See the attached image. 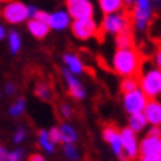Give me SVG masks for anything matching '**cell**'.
<instances>
[{
  "label": "cell",
  "instance_id": "cell-1",
  "mask_svg": "<svg viewBox=\"0 0 161 161\" xmlns=\"http://www.w3.org/2000/svg\"><path fill=\"white\" fill-rule=\"evenodd\" d=\"M142 64H143V53H140L135 46L130 48H117L112 66L117 74L122 77H136L142 72Z\"/></svg>",
  "mask_w": 161,
  "mask_h": 161
},
{
  "label": "cell",
  "instance_id": "cell-2",
  "mask_svg": "<svg viewBox=\"0 0 161 161\" xmlns=\"http://www.w3.org/2000/svg\"><path fill=\"white\" fill-rule=\"evenodd\" d=\"M140 161H161V131L159 127H151L138 145Z\"/></svg>",
  "mask_w": 161,
  "mask_h": 161
},
{
  "label": "cell",
  "instance_id": "cell-3",
  "mask_svg": "<svg viewBox=\"0 0 161 161\" xmlns=\"http://www.w3.org/2000/svg\"><path fill=\"white\" fill-rule=\"evenodd\" d=\"M131 21H130V12L128 10H120L117 13H108L102 20L100 33H108V35H119L125 30H130Z\"/></svg>",
  "mask_w": 161,
  "mask_h": 161
},
{
  "label": "cell",
  "instance_id": "cell-4",
  "mask_svg": "<svg viewBox=\"0 0 161 161\" xmlns=\"http://www.w3.org/2000/svg\"><path fill=\"white\" fill-rule=\"evenodd\" d=\"M140 89L148 99H156L161 92V71L159 68H151L140 76L138 80Z\"/></svg>",
  "mask_w": 161,
  "mask_h": 161
},
{
  "label": "cell",
  "instance_id": "cell-5",
  "mask_svg": "<svg viewBox=\"0 0 161 161\" xmlns=\"http://www.w3.org/2000/svg\"><path fill=\"white\" fill-rule=\"evenodd\" d=\"M153 10H151V0H135L133 10L130 13V21L135 26V30L145 31L148 28V23L151 20Z\"/></svg>",
  "mask_w": 161,
  "mask_h": 161
},
{
  "label": "cell",
  "instance_id": "cell-6",
  "mask_svg": "<svg viewBox=\"0 0 161 161\" xmlns=\"http://www.w3.org/2000/svg\"><path fill=\"white\" fill-rule=\"evenodd\" d=\"M72 33L77 40H91V38H100L102 33H100V28L99 25L94 21V18H77V20H72V23L69 25Z\"/></svg>",
  "mask_w": 161,
  "mask_h": 161
},
{
  "label": "cell",
  "instance_id": "cell-7",
  "mask_svg": "<svg viewBox=\"0 0 161 161\" xmlns=\"http://www.w3.org/2000/svg\"><path fill=\"white\" fill-rule=\"evenodd\" d=\"M0 13H2L3 20L10 25H20L28 20L26 5L23 2H20V0H8V2H5Z\"/></svg>",
  "mask_w": 161,
  "mask_h": 161
},
{
  "label": "cell",
  "instance_id": "cell-8",
  "mask_svg": "<svg viewBox=\"0 0 161 161\" xmlns=\"http://www.w3.org/2000/svg\"><path fill=\"white\" fill-rule=\"evenodd\" d=\"M120 143H122V153H123V161H135L138 158V140L136 133L131 128L125 127L120 130Z\"/></svg>",
  "mask_w": 161,
  "mask_h": 161
},
{
  "label": "cell",
  "instance_id": "cell-9",
  "mask_svg": "<svg viewBox=\"0 0 161 161\" xmlns=\"http://www.w3.org/2000/svg\"><path fill=\"white\" fill-rule=\"evenodd\" d=\"M66 7L72 20L94 17V5L91 0H66Z\"/></svg>",
  "mask_w": 161,
  "mask_h": 161
},
{
  "label": "cell",
  "instance_id": "cell-10",
  "mask_svg": "<svg viewBox=\"0 0 161 161\" xmlns=\"http://www.w3.org/2000/svg\"><path fill=\"white\" fill-rule=\"evenodd\" d=\"M146 100H148V97H146L138 87L123 94V107H125V110L128 112V115L143 112V107L146 104Z\"/></svg>",
  "mask_w": 161,
  "mask_h": 161
},
{
  "label": "cell",
  "instance_id": "cell-11",
  "mask_svg": "<svg viewBox=\"0 0 161 161\" xmlns=\"http://www.w3.org/2000/svg\"><path fill=\"white\" fill-rule=\"evenodd\" d=\"M104 140L110 145L114 155L119 158V161H123V153H122V143H120V130L115 125H105L102 130Z\"/></svg>",
  "mask_w": 161,
  "mask_h": 161
},
{
  "label": "cell",
  "instance_id": "cell-12",
  "mask_svg": "<svg viewBox=\"0 0 161 161\" xmlns=\"http://www.w3.org/2000/svg\"><path fill=\"white\" fill-rule=\"evenodd\" d=\"M63 77L66 80V86H68L69 96L72 99H76V100H82L86 97V87L82 86V82H80V80L68 69L63 71Z\"/></svg>",
  "mask_w": 161,
  "mask_h": 161
},
{
  "label": "cell",
  "instance_id": "cell-13",
  "mask_svg": "<svg viewBox=\"0 0 161 161\" xmlns=\"http://www.w3.org/2000/svg\"><path fill=\"white\" fill-rule=\"evenodd\" d=\"M143 117L146 119V123L151 127H159L161 123V104L156 99H148L143 107Z\"/></svg>",
  "mask_w": 161,
  "mask_h": 161
},
{
  "label": "cell",
  "instance_id": "cell-14",
  "mask_svg": "<svg viewBox=\"0 0 161 161\" xmlns=\"http://www.w3.org/2000/svg\"><path fill=\"white\" fill-rule=\"evenodd\" d=\"M71 25V17L68 12L64 10H58L54 13H49L48 17V26L49 30L53 28V30H64V28H68Z\"/></svg>",
  "mask_w": 161,
  "mask_h": 161
},
{
  "label": "cell",
  "instance_id": "cell-15",
  "mask_svg": "<svg viewBox=\"0 0 161 161\" xmlns=\"http://www.w3.org/2000/svg\"><path fill=\"white\" fill-rule=\"evenodd\" d=\"M28 31H30L35 38L43 40L46 38V35L49 33V26L46 21H40L36 18H28Z\"/></svg>",
  "mask_w": 161,
  "mask_h": 161
},
{
  "label": "cell",
  "instance_id": "cell-16",
  "mask_svg": "<svg viewBox=\"0 0 161 161\" xmlns=\"http://www.w3.org/2000/svg\"><path fill=\"white\" fill-rule=\"evenodd\" d=\"M64 64L68 66V71H71L72 74H82L86 71V64L82 63V59L72 53L64 54Z\"/></svg>",
  "mask_w": 161,
  "mask_h": 161
},
{
  "label": "cell",
  "instance_id": "cell-17",
  "mask_svg": "<svg viewBox=\"0 0 161 161\" xmlns=\"http://www.w3.org/2000/svg\"><path fill=\"white\" fill-rule=\"evenodd\" d=\"M58 130H59L61 143H76L77 142V131L69 123H63V125L58 127Z\"/></svg>",
  "mask_w": 161,
  "mask_h": 161
},
{
  "label": "cell",
  "instance_id": "cell-18",
  "mask_svg": "<svg viewBox=\"0 0 161 161\" xmlns=\"http://www.w3.org/2000/svg\"><path fill=\"white\" fill-rule=\"evenodd\" d=\"M35 94H36V97H40L41 100H51L54 96L53 86L49 82H46V80H38V84L35 87Z\"/></svg>",
  "mask_w": 161,
  "mask_h": 161
},
{
  "label": "cell",
  "instance_id": "cell-19",
  "mask_svg": "<svg viewBox=\"0 0 161 161\" xmlns=\"http://www.w3.org/2000/svg\"><path fill=\"white\" fill-rule=\"evenodd\" d=\"M146 127H148V123H146V119L143 117L142 112H138V114H130L128 128H131V130L135 131V133H140V131H143Z\"/></svg>",
  "mask_w": 161,
  "mask_h": 161
},
{
  "label": "cell",
  "instance_id": "cell-20",
  "mask_svg": "<svg viewBox=\"0 0 161 161\" xmlns=\"http://www.w3.org/2000/svg\"><path fill=\"white\" fill-rule=\"evenodd\" d=\"M100 8L105 15H108V13H117L123 10L125 5H123V0H100Z\"/></svg>",
  "mask_w": 161,
  "mask_h": 161
},
{
  "label": "cell",
  "instance_id": "cell-21",
  "mask_svg": "<svg viewBox=\"0 0 161 161\" xmlns=\"http://www.w3.org/2000/svg\"><path fill=\"white\" fill-rule=\"evenodd\" d=\"M38 146L45 151V153H53L54 148H56V145L51 142V138L48 135V130H41L40 133H38Z\"/></svg>",
  "mask_w": 161,
  "mask_h": 161
},
{
  "label": "cell",
  "instance_id": "cell-22",
  "mask_svg": "<svg viewBox=\"0 0 161 161\" xmlns=\"http://www.w3.org/2000/svg\"><path fill=\"white\" fill-rule=\"evenodd\" d=\"M115 36H117V38H115L117 48H130V46L135 45L133 35H131V30H125V31H122V33L115 35Z\"/></svg>",
  "mask_w": 161,
  "mask_h": 161
},
{
  "label": "cell",
  "instance_id": "cell-23",
  "mask_svg": "<svg viewBox=\"0 0 161 161\" xmlns=\"http://www.w3.org/2000/svg\"><path fill=\"white\" fill-rule=\"evenodd\" d=\"M63 151H64V156L69 161H79L80 158V153L76 143H63Z\"/></svg>",
  "mask_w": 161,
  "mask_h": 161
},
{
  "label": "cell",
  "instance_id": "cell-24",
  "mask_svg": "<svg viewBox=\"0 0 161 161\" xmlns=\"http://www.w3.org/2000/svg\"><path fill=\"white\" fill-rule=\"evenodd\" d=\"M8 48L13 54H17L20 48H21V38L17 31H10L8 33Z\"/></svg>",
  "mask_w": 161,
  "mask_h": 161
},
{
  "label": "cell",
  "instance_id": "cell-25",
  "mask_svg": "<svg viewBox=\"0 0 161 161\" xmlns=\"http://www.w3.org/2000/svg\"><path fill=\"white\" fill-rule=\"evenodd\" d=\"M25 99H18L17 102H13V105L10 107V110H8V114L12 115V117H20V115H23V112H25Z\"/></svg>",
  "mask_w": 161,
  "mask_h": 161
},
{
  "label": "cell",
  "instance_id": "cell-26",
  "mask_svg": "<svg viewBox=\"0 0 161 161\" xmlns=\"http://www.w3.org/2000/svg\"><path fill=\"white\" fill-rule=\"evenodd\" d=\"M136 87H138V79L136 77H125L120 84V89H122L123 94L133 91V89H136Z\"/></svg>",
  "mask_w": 161,
  "mask_h": 161
},
{
  "label": "cell",
  "instance_id": "cell-27",
  "mask_svg": "<svg viewBox=\"0 0 161 161\" xmlns=\"http://www.w3.org/2000/svg\"><path fill=\"white\" fill-rule=\"evenodd\" d=\"M26 136H28L26 128H25V127H18V128L15 130V133H13V143H17V145L23 143V142L26 140Z\"/></svg>",
  "mask_w": 161,
  "mask_h": 161
},
{
  "label": "cell",
  "instance_id": "cell-28",
  "mask_svg": "<svg viewBox=\"0 0 161 161\" xmlns=\"http://www.w3.org/2000/svg\"><path fill=\"white\" fill-rule=\"evenodd\" d=\"M23 158H25V151L21 148H15L8 151V161H23Z\"/></svg>",
  "mask_w": 161,
  "mask_h": 161
},
{
  "label": "cell",
  "instance_id": "cell-29",
  "mask_svg": "<svg viewBox=\"0 0 161 161\" xmlns=\"http://www.w3.org/2000/svg\"><path fill=\"white\" fill-rule=\"evenodd\" d=\"M48 135H49L51 142H53L54 145H59V143H61V138H59V130H58V127H53L51 130H48Z\"/></svg>",
  "mask_w": 161,
  "mask_h": 161
},
{
  "label": "cell",
  "instance_id": "cell-30",
  "mask_svg": "<svg viewBox=\"0 0 161 161\" xmlns=\"http://www.w3.org/2000/svg\"><path fill=\"white\" fill-rule=\"evenodd\" d=\"M59 114H61L63 119H71V117H72V108H71V105L61 104V105H59Z\"/></svg>",
  "mask_w": 161,
  "mask_h": 161
},
{
  "label": "cell",
  "instance_id": "cell-31",
  "mask_svg": "<svg viewBox=\"0 0 161 161\" xmlns=\"http://www.w3.org/2000/svg\"><path fill=\"white\" fill-rule=\"evenodd\" d=\"M48 17H49V13L43 12V10H36V13L33 15V18L40 20V21H46V23H48Z\"/></svg>",
  "mask_w": 161,
  "mask_h": 161
},
{
  "label": "cell",
  "instance_id": "cell-32",
  "mask_svg": "<svg viewBox=\"0 0 161 161\" xmlns=\"http://www.w3.org/2000/svg\"><path fill=\"white\" fill-rule=\"evenodd\" d=\"M0 161H8V150L3 145H0Z\"/></svg>",
  "mask_w": 161,
  "mask_h": 161
},
{
  "label": "cell",
  "instance_id": "cell-33",
  "mask_svg": "<svg viewBox=\"0 0 161 161\" xmlns=\"http://www.w3.org/2000/svg\"><path fill=\"white\" fill-rule=\"evenodd\" d=\"M15 89H17L15 84L8 82V84L5 86V94H7V96H13V94H15Z\"/></svg>",
  "mask_w": 161,
  "mask_h": 161
},
{
  "label": "cell",
  "instance_id": "cell-34",
  "mask_svg": "<svg viewBox=\"0 0 161 161\" xmlns=\"http://www.w3.org/2000/svg\"><path fill=\"white\" fill-rule=\"evenodd\" d=\"M28 161H46V159H45L43 155H40V153H33V155H30Z\"/></svg>",
  "mask_w": 161,
  "mask_h": 161
},
{
  "label": "cell",
  "instance_id": "cell-35",
  "mask_svg": "<svg viewBox=\"0 0 161 161\" xmlns=\"http://www.w3.org/2000/svg\"><path fill=\"white\" fill-rule=\"evenodd\" d=\"M155 63L158 64V68H159V63H161V53H159V51L155 54Z\"/></svg>",
  "mask_w": 161,
  "mask_h": 161
},
{
  "label": "cell",
  "instance_id": "cell-36",
  "mask_svg": "<svg viewBox=\"0 0 161 161\" xmlns=\"http://www.w3.org/2000/svg\"><path fill=\"white\" fill-rule=\"evenodd\" d=\"M5 35H7V31H5V26L0 25V40H3V38H5Z\"/></svg>",
  "mask_w": 161,
  "mask_h": 161
},
{
  "label": "cell",
  "instance_id": "cell-37",
  "mask_svg": "<svg viewBox=\"0 0 161 161\" xmlns=\"http://www.w3.org/2000/svg\"><path fill=\"white\" fill-rule=\"evenodd\" d=\"M133 2H135V0H123V5H127V7H130V8H131Z\"/></svg>",
  "mask_w": 161,
  "mask_h": 161
},
{
  "label": "cell",
  "instance_id": "cell-38",
  "mask_svg": "<svg viewBox=\"0 0 161 161\" xmlns=\"http://www.w3.org/2000/svg\"><path fill=\"white\" fill-rule=\"evenodd\" d=\"M5 2H8V0H0V3H5Z\"/></svg>",
  "mask_w": 161,
  "mask_h": 161
},
{
  "label": "cell",
  "instance_id": "cell-39",
  "mask_svg": "<svg viewBox=\"0 0 161 161\" xmlns=\"http://www.w3.org/2000/svg\"><path fill=\"white\" fill-rule=\"evenodd\" d=\"M155 2H159V0H155Z\"/></svg>",
  "mask_w": 161,
  "mask_h": 161
}]
</instances>
